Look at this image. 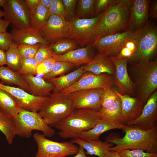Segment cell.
Returning a JSON list of instances; mask_svg holds the SVG:
<instances>
[{
    "instance_id": "25",
    "label": "cell",
    "mask_w": 157,
    "mask_h": 157,
    "mask_svg": "<svg viewBox=\"0 0 157 157\" xmlns=\"http://www.w3.org/2000/svg\"><path fill=\"white\" fill-rule=\"evenodd\" d=\"M86 72L96 74H108L113 76L115 69L109 56L99 54L90 63L85 65Z\"/></svg>"
},
{
    "instance_id": "36",
    "label": "cell",
    "mask_w": 157,
    "mask_h": 157,
    "mask_svg": "<svg viewBox=\"0 0 157 157\" xmlns=\"http://www.w3.org/2000/svg\"><path fill=\"white\" fill-rule=\"evenodd\" d=\"M42 44L38 43L33 45H21L18 46V49L23 58H34Z\"/></svg>"
},
{
    "instance_id": "35",
    "label": "cell",
    "mask_w": 157,
    "mask_h": 157,
    "mask_svg": "<svg viewBox=\"0 0 157 157\" xmlns=\"http://www.w3.org/2000/svg\"><path fill=\"white\" fill-rule=\"evenodd\" d=\"M76 66L67 62L56 61L51 71L44 76L43 78L48 80L51 78L61 76Z\"/></svg>"
},
{
    "instance_id": "3",
    "label": "cell",
    "mask_w": 157,
    "mask_h": 157,
    "mask_svg": "<svg viewBox=\"0 0 157 157\" xmlns=\"http://www.w3.org/2000/svg\"><path fill=\"white\" fill-rule=\"evenodd\" d=\"M98 111L89 108L75 109L55 127L64 138L79 137L83 132L93 128L101 119Z\"/></svg>"
},
{
    "instance_id": "38",
    "label": "cell",
    "mask_w": 157,
    "mask_h": 157,
    "mask_svg": "<svg viewBox=\"0 0 157 157\" xmlns=\"http://www.w3.org/2000/svg\"><path fill=\"white\" fill-rule=\"evenodd\" d=\"M38 63L34 58H23L20 69L17 72L21 74H32L34 75Z\"/></svg>"
},
{
    "instance_id": "15",
    "label": "cell",
    "mask_w": 157,
    "mask_h": 157,
    "mask_svg": "<svg viewBox=\"0 0 157 157\" xmlns=\"http://www.w3.org/2000/svg\"><path fill=\"white\" fill-rule=\"evenodd\" d=\"M109 57L115 67V72L113 76L115 84L122 92L121 94L135 97L136 84L131 80L128 73V58H118L115 56Z\"/></svg>"
},
{
    "instance_id": "45",
    "label": "cell",
    "mask_w": 157,
    "mask_h": 157,
    "mask_svg": "<svg viewBox=\"0 0 157 157\" xmlns=\"http://www.w3.org/2000/svg\"><path fill=\"white\" fill-rule=\"evenodd\" d=\"M65 9L69 18L71 19L75 17V7L77 0H62Z\"/></svg>"
},
{
    "instance_id": "13",
    "label": "cell",
    "mask_w": 157,
    "mask_h": 157,
    "mask_svg": "<svg viewBox=\"0 0 157 157\" xmlns=\"http://www.w3.org/2000/svg\"><path fill=\"white\" fill-rule=\"evenodd\" d=\"M114 84L111 75L106 74H96L86 72L73 85L60 92L67 95L80 90L110 88Z\"/></svg>"
},
{
    "instance_id": "41",
    "label": "cell",
    "mask_w": 157,
    "mask_h": 157,
    "mask_svg": "<svg viewBox=\"0 0 157 157\" xmlns=\"http://www.w3.org/2000/svg\"><path fill=\"white\" fill-rule=\"evenodd\" d=\"M49 10L51 14L63 17L67 20L69 18L62 0H53Z\"/></svg>"
},
{
    "instance_id": "14",
    "label": "cell",
    "mask_w": 157,
    "mask_h": 157,
    "mask_svg": "<svg viewBox=\"0 0 157 157\" xmlns=\"http://www.w3.org/2000/svg\"><path fill=\"white\" fill-rule=\"evenodd\" d=\"M103 90L104 88L81 90L67 95L74 109L89 108L99 111L102 109L101 103Z\"/></svg>"
},
{
    "instance_id": "54",
    "label": "cell",
    "mask_w": 157,
    "mask_h": 157,
    "mask_svg": "<svg viewBox=\"0 0 157 157\" xmlns=\"http://www.w3.org/2000/svg\"><path fill=\"white\" fill-rule=\"evenodd\" d=\"M3 12L0 9V19H1L2 17H3Z\"/></svg>"
},
{
    "instance_id": "33",
    "label": "cell",
    "mask_w": 157,
    "mask_h": 157,
    "mask_svg": "<svg viewBox=\"0 0 157 157\" xmlns=\"http://www.w3.org/2000/svg\"><path fill=\"white\" fill-rule=\"evenodd\" d=\"M95 0H77V7L75 17L80 19L94 17V8Z\"/></svg>"
},
{
    "instance_id": "40",
    "label": "cell",
    "mask_w": 157,
    "mask_h": 157,
    "mask_svg": "<svg viewBox=\"0 0 157 157\" xmlns=\"http://www.w3.org/2000/svg\"><path fill=\"white\" fill-rule=\"evenodd\" d=\"M56 61L53 59L51 58L38 63L34 74L41 75L44 76L47 75L51 71Z\"/></svg>"
},
{
    "instance_id": "7",
    "label": "cell",
    "mask_w": 157,
    "mask_h": 157,
    "mask_svg": "<svg viewBox=\"0 0 157 157\" xmlns=\"http://www.w3.org/2000/svg\"><path fill=\"white\" fill-rule=\"evenodd\" d=\"M16 135L28 138L32 135V131H42L46 137L50 138L55 134V131L46 123L38 112L21 109L17 114L13 117Z\"/></svg>"
},
{
    "instance_id": "18",
    "label": "cell",
    "mask_w": 157,
    "mask_h": 157,
    "mask_svg": "<svg viewBox=\"0 0 157 157\" xmlns=\"http://www.w3.org/2000/svg\"><path fill=\"white\" fill-rule=\"evenodd\" d=\"M115 93L121 99L122 111L118 121L122 124L126 125L136 119L141 115L144 105L137 97H131L122 94L116 90Z\"/></svg>"
},
{
    "instance_id": "53",
    "label": "cell",
    "mask_w": 157,
    "mask_h": 157,
    "mask_svg": "<svg viewBox=\"0 0 157 157\" xmlns=\"http://www.w3.org/2000/svg\"><path fill=\"white\" fill-rule=\"evenodd\" d=\"M7 1L8 0H0V6L3 7Z\"/></svg>"
},
{
    "instance_id": "47",
    "label": "cell",
    "mask_w": 157,
    "mask_h": 157,
    "mask_svg": "<svg viewBox=\"0 0 157 157\" xmlns=\"http://www.w3.org/2000/svg\"><path fill=\"white\" fill-rule=\"evenodd\" d=\"M30 11L35 9L40 4L39 0H24Z\"/></svg>"
},
{
    "instance_id": "5",
    "label": "cell",
    "mask_w": 157,
    "mask_h": 157,
    "mask_svg": "<svg viewBox=\"0 0 157 157\" xmlns=\"http://www.w3.org/2000/svg\"><path fill=\"white\" fill-rule=\"evenodd\" d=\"M131 70L136 84V96L144 105L157 88V60L133 64Z\"/></svg>"
},
{
    "instance_id": "34",
    "label": "cell",
    "mask_w": 157,
    "mask_h": 157,
    "mask_svg": "<svg viewBox=\"0 0 157 157\" xmlns=\"http://www.w3.org/2000/svg\"><path fill=\"white\" fill-rule=\"evenodd\" d=\"M121 111V101L119 97L113 104L106 108L101 109L98 113L101 118L118 121Z\"/></svg>"
},
{
    "instance_id": "48",
    "label": "cell",
    "mask_w": 157,
    "mask_h": 157,
    "mask_svg": "<svg viewBox=\"0 0 157 157\" xmlns=\"http://www.w3.org/2000/svg\"><path fill=\"white\" fill-rule=\"evenodd\" d=\"M10 24L9 22L5 19H0V33L7 31V29Z\"/></svg>"
},
{
    "instance_id": "28",
    "label": "cell",
    "mask_w": 157,
    "mask_h": 157,
    "mask_svg": "<svg viewBox=\"0 0 157 157\" xmlns=\"http://www.w3.org/2000/svg\"><path fill=\"white\" fill-rule=\"evenodd\" d=\"M21 108L15 99L9 93L0 88V110L13 117Z\"/></svg>"
},
{
    "instance_id": "44",
    "label": "cell",
    "mask_w": 157,
    "mask_h": 157,
    "mask_svg": "<svg viewBox=\"0 0 157 157\" xmlns=\"http://www.w3.org/2000/svg\"><path fill=\"white\" fill-rule=\"evenodd\" d=\"M12 43L10 33L7 31L0 33V49L6 51Z\"/></svg>"
},
{
    "instance_id": "6",
    "label": "cell",
    "mask_w": 157,
    "mask_h": 157,
    "mask_svg": "<svg viewBox=\"0 0 157 157\" xmlns=\"http://www.w3.org/2000/svg\"><path fill=\"white\" fill-rule=\"evenodd\" d=\"M74 109L68 96L59 92L48 97L38 113L48 125L55 127Z\"/></svg>"
},
{
    "instance_id": "27",
    "label": "cell",
    "mask_w": 157,
    "mask_h": 157,
    "mask_svg": "<svg viewBox=\"0 0 157 157\" xmlns=\"http://www.w3.org/2000/svg\"><path fill=\"white\" fill-rule=\"evenodd\" d=\"M0 79L7 84L15 85L27 92H30L29 85L22 74L8 67L0 66Z\"/></svg>"
},
{
    "instance_id": "21",
    "label": "cell",
    "mask_w": 157,
    "mask_h": 157,
    "mask_svg": "<svg viewBox=\"0 0 157 157\" xmlns=\"http://www.w3.org/2000/svg\"><path fill=\"white\" fill-rule=\"evenodd\" d=\"M10 33L13 42L17 46L38 43L48 44L42 37L40 30L32 27L19 29L14 28Z\"/></svg>"
},
{
    "instance_id": "32",
    "label": "cell",
    "mask_w": 157,
    "mask_h": 157,
    "mask_svg": "<svg viewBox=\"0 0 157 157\" xmlns=\"http://www.w3.org/2000/svg\"><path fill=\"white\" fill-rule=\"evenodd\" d=\"M65 38L60 39L49 44L54 55H63L77 49L78 44L75 40L69 38Z\"/></svg>"
},
{
    "instance_id": "4",
    "label": "cell",
    "mask_w": 157,
    "mask_h": 157,
    "mask_svg": "<svg viewBox=\"0 0 157 157\" xmlns=\"http://www.w3.org/2000/svg\"><path fill=\"white\" fill-rule=\"evenodd\" d=\"M133 37L137 48L128 62L133 64L151 61L157 51V28L155 25L149 21L143 28L134 31Z\"/></svg>"
},
{
    "instance_id": "11",
    "label": "cell",
    "mask_w": 157,
    "mask_h": 157,
    "mask_svg": "<svg viewBox=\"0 0 157 157\" xmlns=\"http://www.w3.org/2000/svg\"><path fill=\"white\" fill-rule=\"evenodd\" d=\"M133 31L128 29L124 32L106 35L94 41L91 45L98 51L99 54L116 56Z\"/></svg>"
},
{
    "instance_id": "51",
    "label": "cell",
    "mask_w": 157,
    "mask_h": 157,
    "mask_svg": "<svg viewBox=\"0 0 157 157\" xmlns=\"http://www.w3.org/2000/svg\"><path fill=\"white\" fill-rule=\"evenodd\" d=\"M78 147L79 149L78 152L75 156L73 157H88L85 155L84 149L80 146H79Z\"/></svg>"
},
{
    "instance_id": "46",
    "label": "cell",
    "mask_w": 157,
    "mask_h": 157,
    "mask_svg": "<svg viewBox=\"0 0 157 157\" xmlns=\"http://www.w3.org/2000/svg\"><path fill=\"white\" fill-rule=\"evenodd\" d=\"M149 16L152 19L157 18V1H150L149 8Z\"/></svg>"
},
{
    "instance_id": "23",
    "label": "cell",
    "mask_w": 157,
    "mask_h": 157,
    "mask_svg": "<svg viewBox=\"0 0 157 157\" xmlns=\"http://www.w3.org/2000/svg\"><path fill=\"white\" fill-rule=\"evenodd\" d=\"M22 75L29 85L30 94L35 96L47 97L52 93L54 86L51 82L32 74Z\"/></svg>"
},
{
    "instance_id": "24",
    "label": "cell",
    "mask_w": 157,
    "mask_h": 157,
    "mask_svg": "<svg viewBox=\"0 0 157 157\" xmlns=\"http://www.w3.org/2000/svg\"><path fill=\"white\" fill-rule=\"evenodd\" d=\"M70 142L77 144L82 147L86 151L85 154L95 155L99 157H107V154L109 151L110 147L114 144L105 141L103 142L99 140L89 141H84L79 138L73 139Z\"/></svg>"
},
{
    "instance_id": "49",
    "label": "cell",
    "mask_w": 157,
    "mask_h": 157,
    "mask_svg": "<svg viewBox=\"0 0 157 157\" xmlns=\"http://www.w3.org/2000/svg\"><path fill=\"white\" fill-rule=\"evenodd\" d=\"M53 0H39V4L49 9Z\"/></svg>"
},
{
    "instance_id": "30",
    "label": "cell",
    "mask_w": 157,
    "mask_h": 157,
    "mask_svg": "<svg viewBox=\"0 0 157 157\" xmlns=\"http://www.w3.org/2000/svg\"><path fill=\"white\" fill-rule=\"evenodd\" d=\"M6 65L15 72L20 69L22 58L18 49V46L13 42L6 51Z\"/></svg>"
},
{
    "instance_id": "52",
    "label": "cell",
    "mask_w": 157,
    "mask_h": 157,
    "mask_svg": "<svg viewBox=\"0 0 157 157\" xmlns=\"http://www.w3.org/2000/svg\"><path fill=\"white\" fill-rule=\"evenodd\" d=\"M107 157H122L116 152L108 151L107 154Z\"/></svg>"
},
{
    "instance_id": "16",
    "label": "cell",
    "mask_w": 157,
    "mask_h": 157,
    "mask_svg": "<svg viewBox=\"0 0 157 157\" xmlns=\"http://www.w3.org/2000/svg\"><path fill=\"white\" fill-rule=\"evenodd\" d=\"M0 88L12 95L21 109L30 111H39L48 97L35 96L21 88L6 85L1 83Z\"/></svg>"
},
{
    "instance_id": "1",
    "label": "cell",
    "mask_w": 157,
    "mask_h": 157,
    "mask_svg": "<svg viewBox=\"0 0 157 157\" xmlns=\"http://www.w3.org/2000/svg\"><path fill=\"white\" fill-rule=\"evenodd\" d=\"M123 138L109 135L105 141L116 145L110 148L109 151L118 152L125 149H140L146 152L157 154V126L148 130L128 126L123 129Z\"/></svg>"
},
{
    "instance_id": "20",
    "label": "cell",
    "mask_w": 157,
    "mask_h": 157,
    "mask_svg": "<svg viewBox=\"0 0 157 157\" xmlns=\"http://www.w3.org/2000/svg\"><path fill=\"white\" fill-rule=\"evenodd\" d=\"M128 126L121 124L118 120L101 118L92 129L82 133L78 137L84 141L99 140L100 136L105 132L113 129H122Z\"/></svg>"
},
{
    "instance_id": "39",
    "label": "cell",
    "mask_w": 157,
    "mask_h": 157,
    "mask_svg": "<svg viewBox=\"0 0 157 157\" xmlns=\"http://www.w3.org/2000/svg\"><path fill=\"white\" fill-rule=\"evenodd\" d=\"M54 55L49 44H42L34 57L38 63L46 60L53 58Z\"/></svg>"
},
{
    "instance_id": "17",
    "label": "cell",
    "mask_w": 157,
    "mask_h": 157,
    "mask_svg": "<svg viewBox=\"0 0 157 157\" xmlns=\"http://www.w3.org/2000/svg\"><path fill=\"white\" fill-rule=\"evenodd\" d=\"M126 125L144 130H151L157 126V90L148 98L139 117Z\"/></svg>"
},
{
    "instance_id": "26",
    "label": "cell",
    "mask_w": 157,
    "mask_h": 157,
    "mask_svg": "<svg viewBox=\"0 0 157 157\" xmlns=\"http://www.w3.org/2000/svg\"><path fill=\"white\" fill-rule=\"evenodd\" d=\"M86 72L84 65L68 74L51 78L47 81L54 85L52 93H58L73 85Z\"/></svg>"
},
{
    "instance_id": "29",
    "label": "cell",
    "mask_w": 157,
    "mask_h": 157,
    "mask_svg": "<svg viewBox=\"0 0 157 157\" xmlns=\"http://www.w3.org/2000/svg\"><path fill=\"white\" fill-rule=\"evenodd\" d=\"M31 27L40 30L46 23L51 15L49 10L39 4L30 11Z\"/></svg>"
},
{
    "instance_id": "9",
    "label": "cell",
    "mask_w": 157,
    "mask_h": 157,
    "mask_svg": "<svg viewBox=\"0 0 157 157\" xmlns=\"http://www.w3.org/2000/svg\"><path fill=\"white\" fill-rule=\"evenodd\" d=\"M101 13L91 18L80 19L74 17L72 19L69 21L71 31L68 38L75 40L81 48L92 45Z\"/></svg>"
},
{
    "instance_id": "10",
    "label": "cell",
    "mask_w": 157,
    "mask_h": 157,
    "mask_svg": "<svg viewBox=\"0 0 157 157\" xmlns=\"http://www.w3.org/2000/svg\"><path fill=\"white\" fill-rule=\"evenodd\" d=\"M4 19L17 29L31 27L30 10L24 0H8L3 7Z\"/></svg>"
},
{
    "instance_id": "37",
    "label": "cell",
    "mask_w": 157,
    "mask_h": 157,
    "mask_svg": "<svg viewBox=\"0 0 157 157\" xmlns=\"http://www.w3.org/2000/svg\"><path fill=\"white\" fill-rule=\"evenodd\" d=\"M118 97L115 91L110 88H104L101 99L102 109L106 108L110 106Z\"/></svg>"
},
{
    "instance_id": "43",
    "label": "cell",
    "mask_w": 157,
    "mask_h": 157,
    "mask_svg": "<svg viewBox=\"0 0 157 157\" xmlns=\"http://www.w3.org/2000/svg\"><path fill=\"white\" fill-rule=\"evenodd\" d=\"M117 0H95L94 8V17L97 16L110 5L115 3Z\"/></svg>"
},
{
    "instance_id": "42",
    "label": "cell",
    "mask_w": 157,
    "mask_h": 157,
    "mask_svg": "<svg viewBox=\"0 0 157 157\" xmlns=\"http://www.w3.org/2000/svg\"><path fill=\"white\" fill-rule=\"evenodd\" d=\"M122 157H151L154 154L144 152L140 149H125L117 153Z\"/></svg>"
},
{
    "instance_id": "2",
    "label": "cell",
    "mask_w": 157,
    "mask_h": 157,
    "mask_svg": "<svg viewBox=\"0 0 157 157\" xmlns=\"http://www.w3.org/2000/svg\"><path fill=\"white\" fill-rule=\"evenodd\" d=\"M132 1L117 0L101 13L96 25L93 42L102 37L129 29Z\"/></svg>"
},
{
    "instance_id": "55",
    "label": "cell",
    "mask_w": 157,
    "mask_h": 157,
    "mask_svg": "<svg viewBox=\"0 0 157 157\" xmlns=\"http://www.w3.org/2000/svg\"><path fill=\"white\" fill-rule=\"evenodd\" d=\"M151 157H157V154H154Z\"/></svg>"
},
{
    "instance_id": "12",
    "label": "cell",
    "mask_w": 157,
    "mask_h": 157,
    "mask_svg": "<svg viewBox=\"0 0 157 157\" xmlns=\"http://www.w3.org/2000/svg\"><path fill=\"white\" fill-rule=\"evenodd\" d=\"M39 30L43 39L49 44L60 39L68 38L71 25L64 18L51 14L47 22Z\"/></svg>"
},
{
    "instance_id": "50",
    "label": "cell",
    "mask_w": 157,
    "mask_h": 157,
    "mask_svg": "<svg viewBox=\"0 0 157 157\" xmlns=\"http://www.w3.org/2000/svg\"><path fill=\"white\" fill-rule=\"evenodd\" d=\"M6 65V56L5 52L0 49V66Z\"/></svg>"
},
{
    "instance_id": "31",
    "label": "cell",
    "mask_w": 157,
    "mask_h": 157,
    "mask_svg": "<svg viewBox=\"0 0 157 157\" xmlns=\"http://www.w3.org/2000/svg\"><path fill=\"white\" fill-rule=\"evenodd\" d=\"M0 131L5 135L8 143L11 144L16 135L13 117L0 110Z\"/></svg>"
},
{
    "instance_id": "8",
    "label": "cell",
    "mask_w": 157,
    "mask_h": 157,
    "mask_svg": "<svg viewBox=\"0 0 157 157\" xmlns=\"http://www.w3.org/2000/svg\"><path fill=\"white\" fill-rule=\"evenodd\" d=\"M33 137L38 147L35 157H66L76 154L78 151V147L70 142L52 141L38 133Z\"/></svg>"
},
{
    "instance_id": "22",
    "label": "cell",
    "mask_w": 157,
    "mask_h": 157,
    "mask_svg": "<svg viewBox=\"0 0 157 157\" xmlns=\"http://www.w3.org/2000/svg\"><path fill=\"white\" fill-rule=\"evenodd\" d=\"M93 49L91 45H89L84 47L72 50L63 55H54L53 58L56 61L67 62L77 66L82 64H87L94 58H93Z\"/></svg>"
},
{
    "instance_id": "19",
    "label": "cell",
    "mask_w": 157,
    "mask_h": 157,
    "mask_svg": "<svg viewBox=\"0 0 157 157\" xmlns=\"http://www.w3.org/2000/svg\"><path fill=\"white\" fill-rule=\"evenodd\" d=\"M150 0H132L130 6L129 29L133 31L144 27L149 21Z\"/></svg>"
}]
</instances>
